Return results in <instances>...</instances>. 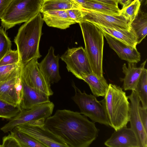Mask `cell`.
<instances>
[{"instance_id":"1","label":"cell","mask_w":147,"mask_h":147,"mask_svg":"<svg viewBox=\"0 0 147 147\" xmlns=\"http://www.w3.org/2000/svg\"><path fill=\"white\" fill-rule=\"evenodd\" d=\"M45 125L68 147H88L98 136L94 123L80 113L58 110L47 118Z\"/></svg>"},{"instance_id":"2","label":"cell","mask_w":147,"mask_h":147,"mask_svg":"<svg viewBox=\"0 0 147 147\" xmlns=\"http://www.w3.org/2000/svg\"><path fill=\"white\" fill-rule=\"evenodd\" d=\"M44 21L39 13L25 22L18 30L14 42L19 53L20 63L23 65L42 56L39 51V45Z\"/></svg>"},{"instance_id":"3","label":"cell","mask_w":147,"mask_h":147,"mask_svg":"<svg viewBox=\"0 0 147 147\" xmlns=\"http://www.w3.org/2000/svg\"><path fill=\"white\" fill-rule=\"evenodd\" d=\"M103 100L109 126L117 130L127 127L129 122V102L119 86L110 84Z\"/></svg>"},{"instance_id":"4","label":"cell","mask_w":147,"mask_h":147,"mask_svg":"<svg viewBox=\"0 0 147 147\" xmlns=\"http://www.w3.org/2000/svg\"><path fill=\"white\" fill-rule=\"evenodd\" d=\"M85 44L84 50L93 73L103 76L102 69L104 36L94 24L84 20L79 23Z\"/></svg>"},{"instance_id":"5","label":"cell","mask_w":147,"mask_h":147,"mask_svg":"<svg viewBox=\"0 0 147 147\" xmlns=\"http://www.w3.org/2000/svg\"><path fill=\"white\" fill-rule=\"evenodd\" d=\"M43 0H13L1 19L5 30L16 25L26 22L39 13Z\"/></svg>"},{"instance_id":"6","label":"cell","mask_w":147,"mask_h":147,"mask_svg":"<svg viewBox=\"0 0 147 147\" xmlns=\"http://www.w3.org/2000/svg\"><path fill=\"white\" fill-rule=\"evenodd\" d=\"M72 86L75 91L72 100L77 105L80 113L89 118L94 123L109 126V121L103 100H97L96 97L91 94L82 92L74 84Z\"/></svg>"},{"instance_id":"7","label":"cell","mask_w":147,"mask_h":147,"mask_svg":"<svg viewBox=\"0 0 147 147\" xmlns=\"http://www.w3.org/2000/svg\"><path fill=\"white\" fill-rule=\"evenodd\" d=\"M46 119L42 118L20 125L16 127L45 147H68L67 144L46 127Z\"/></svg>"},{"instance_id":"8","label":"cell","mask_w":147,"mask_h":147,"mask_svg":"<svg viewBox=\"0 0 147 147\" xmlns=\"http://www.w3.org/2000/svg\"><path fill=\"white\" fill-rule=\"evenodd\" d=\"M54 107L51 101L36 106L28 109H22L15 116L1 128L4 133L11 131L16 126L42 118L46 119L52 115Z\"/></svg>"},{"instance_id":"9","label":"cell","mask_w":147,"mask_h":147,"mask_svg":"<svg viewBox=\"0 0 147 147\" xmlns=\"http://www.w3.org/2000/svg\"><path fill=\"white\" fill-rule=\"evenodd\" d=\"M60 58L66 64L68 71L80 79L93 72L84 49L82 47L68 48Z\"/></svg>"},{"instance_id":"10","label":"cell","mask_w":147,"mask_h":147,"mask_svg":"<svg viewBox=\"0 0 147 147\" xmlns=\"http://www.w3.org/2000/svg\"><path fill=\"white\" fill-rule=\"evenodd\" d=\"M38 59L34 58L23 65L21 75L29 85L50 96L53 94L51 84L39 69Z\"/></svg>"},{"instance_id":"11","label":"cell","mask_w":147,"mask_h":147,"mask_svg":"<svg viewBox=\"0 0 147 147\" xmlns=\"http://www.w3.org/2000/svg\"><path fill=\"white\" fill-rule=\"evenodd\" d=\"M129 100V121L130 128L136 135L140 147H147V132L145 131L140 118L139 107L140 100L134 90L127 96Z\"/></svg>"},{"instance_id":"12","label":"cell","mask_w":147,"mask_h":147,"mask_svg":"<svg viewBox=\"0 0 147 147\" xmlns=\"http://www.w3.org/2000/svg\"><path fill=\"white\" fill-rule=\"evenodd\" d=\"M83 13V21L106 27L129 29V23L121 15L113 16L82 9Z\"/></svg>"},{"instance_id":"13","label":"cell","mask_w":147,"mask_h":147,"mask_svg":"<svg viewBox=\"0 0 147 147\" xmlns=\"http://www.w3.org/2000/svg\"><path fill=\"white\" fill-rule=\"evenodd\" d=\"M22 94L21 75L0 83V99L1 100L14 106L20 105Z\"/></svg>"},{"instance_id":"14","label":"cell","mask_w":147,"mask_h":147,"mask_svg":"<svg viewBox=\"0 0 147 147\" xmlns=\"http://www.w3.org/2000/svg\"><path fill=\"white\" fill-rule=\"evenodd\" d=\"M110 47L121 59L128 62L137 63L141 60L140 53L136 47L129 45L122 41L102 32Z\"/></svg>"},{"instance_id":"15","label":"cell","mask_w":147,"mask_h":147,"mask_svg":"<svg viewBox=\"0 0 147 147\" xmlns=\"http://www.w3.org/2000/svg\"><path fill=\"white\" fill-rule=\"evenodd\" d=\"M59 55L54 54V49L50 47L48 53L38 63L39 69L50 84L58 82L61 79L59 71Z\"/></svg>"},{"instance_id":"16","label":"cell","mask_w":147,"mask_h":147,"mask_svg":"<svg viewBox=\"0 0 147 147\" xmlns=\"http://www.w3.org/2000/svg\"><path fill=\"white\" fill-rule=\"evenodd\" d=\"M22 94L20 105L22 109H28L42 103L50 102L49 96L30 86L21 76Z\"/></svg>"},{"instance_id":"17","label":"cell","mask_w":147,"mask_h":147,"mask_svg":"<svg viewBox=\"0 0 147 147\" xmlns=\"http://www.w3.org/2000/svg\"><path fill=\"white\" fill-rule=\"evenodd\" d=\"M104 144L109 147H140L134 132L127 127L115 130Z\"/></svg>"},{"instance_id":"18","label":"cell","mask_w":147,"mask_h":147,"mask_svg":"<svg viewBox=\"0 0 147 147\" xmlns=\"http://www.w3.org/2000/svg\"><path fill=\"white\" fill-rule=\"evenodd\" d=\"M44 21L49 26L65 29L76 23L65 10H50L42 13Z\"/></svg>"},{"instance_id":"19","label":"cell","mask_w":147,"mask_h":147,"mask_svg":"<svg viewBox=\"0 0 147 147\" xmlns=\"http://www.w3.org/2000/svg\"><path fill=\"white\" fill-rule=\"evenodd\" d=\"M146 60L137 67L136 63L128 62V67L124 63L122 66L123 72L125 76L123 79V88L125 91L135 89L139 77L145 68Z\"/></svg>"},{"instance_id":"20","label":"cell","mask_w":147,"mask_h":147,"mask_svg":"<svg viewBox=\"0 0 147 147\" xmlns=\"http://www.w3.org/2000/svg\"><path fill=\"white\" fill-rule=\"evenodd\" d=\"M94 24L102 32L110 35L129 45L136 47L137 45L136 38L131 28L129 29L116 28Z\"/></svg>"},{"instance_id":"21","label":"cell","mask_w":147,"mask_h":147,"mask_svg":"<svg viewBox=\"0 0 147 147\" xmlns=\"http://www.w3.org/2000/svg\"><path fill=\"white\" fill-rule=\"evenodd\" d=\"M81 80L88 84L95 96H105L108 90L109 84L104 76L98 77L92 72L82 76Z\"/></svg>"},{"instance_id":"22","label":"cell","mask_w":147,"mask_h":147,"mask_svg":"<svg viewBox=\"0 0 147 147\" xmlns=\"http://www.w3.org/2000/svg\"><path fill=\"white\" fill-rule=\"evenodd\" d=\"M130 26L136 38L137 44H140L147 34V13L139 10Z\"/></svg>"},{"instance_id":"23","label":"cell","mask_w":147,"mask_h":147,"mask_svg":"<svg viewBox=\"0 0 147 147\" xmlns=\"http://www.w3.org/2000/svg\"><path fill=\"white\" fill-rule=\"evenodd\" d=\"M81 8L78 4L70 0H43L40 13L50 10Z\"/></svg>"},{"instance_id":"24","label":"cell","mask_w":147,"mask_h":147,"mask_svg":"<svg viewBox=\"0 0 147 147\" xmlns=\"http://www.w3.org/2000/svg\"><path fill=\"white\" fill-rule=\"evenodd\" d=\"M82 9L111 15H120V9L118 7L88 0H86Z\"/></svg>"},{"instance_id":"25","label":"cell","mask_w":147,"mask_h":147,"mask_svg":"<svg viewBox=\"0 0 147 147\" xmlns=\"http://www.w3.org/2000/svg\"><path fill=\"white\" fill-rule=\"evenodd\" d=\"M142 104V107L147 108V70L144 68L139 77L134 90Z\"/></svg>"},{"instance_id":"26","label":"cell","mask_w":147,"mask_h":147,"mask_svg":"<svg viewBox=\"0 0 147 147\" xmlns=\"http://www.w3.org/2000/svg\"><path fill=\"white\" fill-rule=\"evenodd\" d=\"M22 67L20 63L0 66V83L20 75Z\"/></svg>"},{"instance_id":"27","label":"cell","mask_w":147,"mask_h":147,"mask_svg":"<svg viewBox=\"0 0 147 147\" xmlns=\"http://www.w3.org/2000/svg\"><path fill=\"white\" fill-rule=\"evenodd\" d=\"M10 134L14 136L19 143L20 147H45L30 136L14 128L10 131Z\"/></svg>"},{"instance_id":"28","label":"cell","mask_w":147,"mask_h":147,"mask_svg":"<svg viewBox=\"0 0 147 147\" xmlns=\"http://www.w3.org/2000/svg\"><path fill=\"white\" fill-rule=\"evenodd\" d=\"M140 5L139 0H134L129 5L120 10V14L127 20L129 26L136 17Z\"/></svg>"},{"instance_id":"29","label":"cell","mask_w":147,"mask_h":147,"mask_svg":"<svg viewBox=\"0 0 147 147\" xmlns=\"http://www.w3.org/2000/svg\"><path fill=\"white\" fill-rule=\"evenodd\" d=\"M22 110L20 105L14 106L0 99V117L10 119Z\"/></svg>"},{"instance_id":"30","label":"cell","mask_w":147,"mask_h":147,"mask_svg":"<svg viewBox=\"0 0 147 147\" xmlns=\"http://www.w3.org/2000/svg\"><path fill=\"white\" fill-rule=\"evenodd\" d=\"M11 42L3 28L0 27V60L11 49Z\"/></svg>"},{"instance_id":"31","label":"cell","mask_w":147,"mask_h":147,"mask_svg":"<svg viewBox=\"0 0 147 147\" xmlns=\"http://www.w3.org/2000/svg\"><path fill=\"white\" fill-rule=\"evenodd\" d=\"M20 63V59L17 50H12L11 49L0 60V66L18 63Z\"/></svg>"},{"instance_id":"32","label":"cell","mask_w":147,"mask_h":147,"mask_svg":"<svg viewBox=\"0 0 147 147\" xmlns=\"http://www.w3.org/2000/svg\"><path fill=\"white\" fill-rule=\"evenodd\" d=\"M69 16L76 23H80L83 21V13L81 8L71 9L65 10Z\"/></svg>"},{"instance_id":"33","label":"cell","mask_w":147,"mask_h":147,"mask_svg":"<svg viewBox=\"0 0 147 147\" xmlns=\"http://www.w3.org/2000/svg\"><path fill=\"white\" fill-rule=\"evenodd\" d=\"M1 147H20V146L17 139L10 133L3 137Z\"/></svg>"},{"instance_id":"34","label":"cell","mask_w":147,"mask_h":147,"mask_svg":"<svg viewBox=\"0 0 147 147\" xmlns=\"http://www.w3.org/2000/svg\"><path fill=\"white\" fill-rule=\"evenodd\" d=\"M139 112L141 120L145 131L147 132V108H144L140 105Z\"/></svg>"},{"instance_id":"35","label":"cell","mask_w":147,"mask_h":147,"mask_svg":"<svg viewBox=\"0 0 147 147\" xmlns=\"http://www.w3.org/2000/svg\"><path fill=\"white\" fill-rule=\"evenodd\" d=\"M13 0H0V19L6 9Z\"/></svg>"},{"instance_id":"36","label":"cell","mask_w":147,"mask_h":147,"mask_svg":"<svg viewBox=\"0 0 147 147\" xmlns=\"http://www.w3.org/2000/svg\"><path fill=\"white\" fill-rule=\"evenodd\" d=\"M118 7V0H88Z\"/></svg>"},{"instance_id":"37","label":"cell","mask_w":147,"mask_h":147,"mask_svg":"<svg viewBox=\"0 0 147 147\" xmlns=\"http://www.w3.org/2000/svg\"><path fill=\"white\" fill-rule=\"evenodd\" d=\"M118 3H119L122 6V8L125 7L129 5L132 1V0H118Z\"/></svg>"},{"instance_id":"38","label":"cell","mask_w":147,"mask_h":147,"mask_svg":"<svg viewBox=\"0 0 147 147\" xmlns=\"http://www.w3.org/2000/svg\"><path fill=\"white\" fill-rule=\"evenodd\" d=\"M79 5L82 8V6L84 4L86 0H70Z\"/></svg>"},{"instance_id":"39","label":"cell","mask_w":147,"mask_h":147,"mask_svg":"<svg viewBox=\"0 0 147 147\" xmlns=\"http://www.w3.org/2000/svg\"><path fill=\"white\" fill-rule=\"evenodd\" d=\"M143 0H139V1L141 3L142 2V1H143Z\"/></svg>"},{"instance_id":"40","label":"cell","mask_w":147,"mask_h":147,"mask_svg":"<svg viewBox=\"0 0 147 147\" xmlns=\"http://www.w3.org/2000/svg\"><path fill=\"white\" fill-rule=\"evenodd\" d=\"M0 147H1V145H0Z\"/></svg>"}]
</instances>
